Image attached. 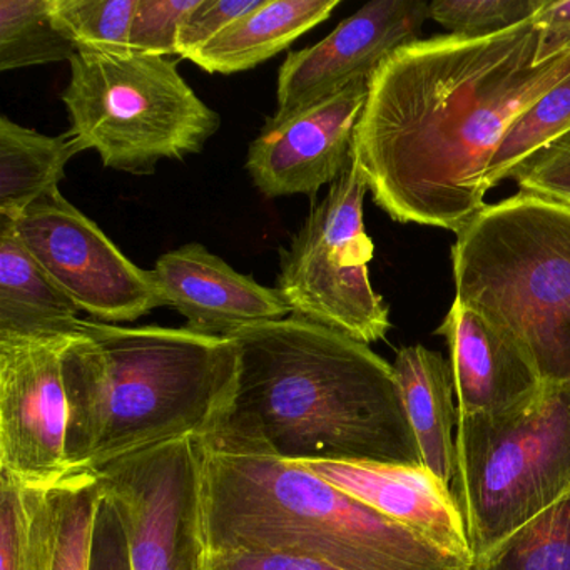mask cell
<instances>
[{
	"label": "cell",
	"instance_id": "32",
	"mask_svg": "<svg viewBox=\"0 0 570 570\" xmlns=\"http://www.w3.org/2000/svg\"><path fill=\"white\" fill-rule=\"evenodd\" d=\"M533 21L540 29L537 62L570 52V0H549Z\"/></svg>",
	"mask_w": 570,
	"mask_h": 570
},
{
	"label": "cell",
	"instance_id": "2",
	"mask_svg": "<svg viewBox=\"0 0 570 570\" xmlns=\"http://www.w3.org/2000/svg\"><path fill=\"white\" fill-rule=\"evenodd\" d=\"M228 338L239 353L229 416L283 459L422 463L395 370L365 343L296 316Z\"/></svg>",
	"mask_w": 570,
	"mask_h": 570
},
{
	"label": "cell",
	"instance_id": "4",
	"mask_svg": "<svg viewBox=\"0 0 570 570\" xmlns=\"http://www.w3.org/2000/svg\"><path fill=\"white\" fill-rule=\"evenodd\" d=\"M238 376L232 338L82 320L65 353L72 475L206 435L232 415Z\"/></svg>",
	"mask_w": 570,
	"mask_h": 570
},
{
	"label": "cell",
	"instance_id": "6",
	"mask_svg": "<svg viewBox=\"0 0 570 570\" xmlns=\"http://www.w3.org/2000/svg\"><path fill=\"white\" fill-rule=\"evenodd\" d=\"M450 492L473 560L570 492V382L542 383L525 402L459 416Z\"/></svg>",
	"mask_w": 570,
	"mask_h": 570
},
{
	"label": "cell",
	"instance_id": "20",
	"mask_svg": "<svg viewBox=\"0 0 570 570\" xmlns=\"http://www.w3.org/2000/svg\"><path fill=\"white\" fill-rule=\"evenodd\" d=\"M82 149L71 135L46 136L0 118V216L16 219L58 189L66 166Z\"/></svg>",
	"mask_w": 570,
	"mask_h": 570
},
{
	"label": "cell",
	"instance_id": "16",
	"mask_svg": "<svg viewBox=\"0 0 570 570\" xmlns=\"http://www.w3.org/2000/svg\"><path fill=\"white\" fill-rule=\"evenodd\" d=\"M450 348L459 416L512 409L542 386L525 353L459 299L436 330Z\"/></svg>",
	"mask_w": 570,
	"mask_h": 570
},
{
	"label": "cell",
	"instance_id": "31",
	"mask_svg": "<svg viewBox=\"0 0 570 570\" xmlns=\"http://www.w3.org/2000/svg\"><path fill=\"white\" fill-rule=\"evenodd\" d=\"M205 570H343L332 563L289 553L228 552L206 556Z\"/></svg>",
	"mask_w": 570,
	"mask_h": 570
},
{
	"label": "cell",
	"instance_id": "28",
	"mask_svg": "<svg viewBox=\"0 0 570 570\" xmlns=\"http://www.w3.org/2000/svg\"><path fill=\"white\" fill-rule=\"evenodd\" d=\"M199 0H138L129 51L135 55L178 58V36L186 16Z\"/></svg>",
	"mask_w": 570,
	"mask_h": 570
},
{
	"label": "cell",
	"instance_id": "12",
	"mask_svg": "<svg viewBox=\"0 0 570 570\" xmlns=\"http://www.w3.org/2000/svg\"><path fill=\"white\" fill-rule=\"evenodd\" d=\"M429 19L422 0H375L340 22L318 45L289 52L278 72L275 119L325 101L360 81L399 49L419 41Z\"/></svg>",
	"mask_w": 570,
	"mask_h": 570
},
{
	"label": "cell",
	"instance_id": "9",
	"mask_svg": "<svg viewBox=\"0 0 570 570\" xmlns=\"http://www.w3.org/2000/svg\"><path fill=\"white\" fill-rule=\"evenodd\" d=\"M92 475L128 570H205L198 439L161 443Z\"/></svg>",
	"mask_w": 570,
	"mask_h": 570
},
{
	"label": "cell",
	"instance_id": "3",
	"mask_svg": "<svg viewBox=\"0 0 570 570\" xmlns=\"http://www.w3.org/2000/svg\"><path fill=\"white\" fill-rule=\"evenodd\" d=\"M209 553H289L343 570H470L472 562L392 522L232 416L198 436Z\"/></svg>",
	"mask_w": 570,
	"mask_h": 570
},
{
	"label": "cell",
	"instance_id": "13",
	"mask_svg": "<svg viewBox=\"0 0 570 570\" xmlns=\"http://www.w3.org/2000/svg\"><path fill=\"white\" fill-rule=\"evenodd\" d=\"M368 98V81L285 119L269 118L249 145L246 171L266 198L315 196L353 163V136Z\"/></svg>",
	"mask_w": 570,
	"mask_h": 570
},
{
	"label": "cell",
	"instance_id": "5",
	"mask_svg": "<svg viewBox=\"0 0 570 570\" xmlns=\"http://www.w3.org/2000/svg\"><path fill=\"white\" fill-rule=\"evenodd\" d=\"M455 299L509 336L542 383L570 382V206L487 205L452 248Z\"/></svg>",
	"mask_w": 570,
	"mask_h": 570
},
{
	"label": "cell",
	"instance_id": "7",
	"mask_svg": "<svg viewBox=\"0 0 570 570\" xmlns=\"http://www.w3.org/2000/svg\"><path fill=\"white\" fill-rule=\"evenodd\" d=\"M62 102L69 135L106 168L149 176L161 161L199 155L222 118L193 91L175 59L135 52H78Z\"/></svg>",
	"mask_w": 570,
	"mask_h": 570
},
{
	"label": "cell",
	"instance_id": "8",
	"mask_svg": "<svg viewBox=\"0 0 570 570\" xmlns=\"http://www.w3.org/2000/svg\"><path fill=\"white\" fill-rule=\"evenodd\" d=\"M368 186L352 163L313 203L288 248L279 253L276 289L292 316L370 345L385 338L390 312L370 282L375 246L366 235L363 202Z\"/></svg>",
	"mask_w": 570,
	"mask_h": 570
},
{
	"label": "cell",
	"instance_id": "1",
	"mask_svg": "<svg viewBox=\"0 0 570 570\" xmlns=\"http://www.w3.org/2000/svg\"><path fill=\"white\" fill-rule=\"evenodd\" d=\"M539 49L532 19L490 38L419 39L376 69L353 163L390 218L459 235L485 208L507 129L570 75V52L537 62Z\"/></svg>",
	"mask_w": 570,
	"mask_h": 570
},
{
	"label": "cell",
	"instance_id": "15",
	"mask_svg": "<svg viewBox=\"0 0 570 570\" xmlns=\"http://www.w3.org/2000/svg\"><path fill=\"white\" fill-rule=\"evenodd\" d=\"M153 272L166 306L181 313L186 328L202 335L228 338L246 326L292 316L278 289L242 275L199 243L166 253Z\"/></svg>",
	"mask_w": 570,
	"mask_h": 570
},
{
	"label": "cell",
	"instance_id": "21",
	"mask_svg": "<svg viewBox=\"0 0 570 570\" xmlns=\"http://www.w3.org/2000/svg\"><path fill=\"white\" fill-rule=\"evenodd\" d=\"M59 493L0 473V570H56Z\"/></svg>",
	"mask_w": 570,
	"mask_h": 570
},
{
	"label": "cell",
	"instance_id": "26",
	"mask_svg": "<svg viewBox=\"0 0 570 570\" xmlns=\"http://www.w3.org/2000/svg\"><path fill=\"white\" fill-rule=\"evenodd\" d=\"M59 547L56 570H92L96 525L102 507L92 473H75L58 487Z\"/></svg>",
	"mask_w": 570,
	"mask_h": 570
},
{
	"label": "cell",
	"instance_id": "24",
	"mask_svg": "<svg viewBox=\"0 0 570 570\" xmlns=\"http://www.w3.org/2000/svg\"><path fill=\"white\" fill-rule=\"evenodd\" d=\"M567 131H570V75L513 119L490 163L487 188L509 179L520 163Z\"/></svg>",
	"mask_w": 570,
	"mask_h": 570
},
{
	"label": "cell",
	"instance_id": "10",
	"mask_svg": "<svg viewBox=\"0 0 570 570\" xmlns=\"http://www.w3.org/2000/svg\"><path fill=\"white\" fill-rule=\"evenodd\" d=\"M29 252L92 320L136 322L166 302L153 269L139 268L59 189L12 219Z\"/></svg>",
	"mask_w": 570,
	"mask_h": 570
},
{
	"label": "cell",
	"instance_id": "19",
	"mask_svg": "<svg viewBox=\"0 0 570 570\" xmlns=\"http://www.w3.org/2000/svg\"><path fill=\"white\" fill-rule=\"evenodd\" d=\"M340 0H262L189 61L209 75L249 71L325 22Z\"/></svg>",
	"mask_w": 570,
	"mask_h": 570
},
{
	"label": "cell",
	"instance_id": "18",
	"mask_svg": "<svg viewBox=\"0 0 570 570\" xmlns=\"http://www.w3.org/2000/svg\"><path fill=\"white\" fill-rule=\"evenodd\" d=\"M393 370L422 465L450 487L459 422L452 366L439 352L412 345L396 352Z\"/></svg>",
	"mask_w": 570,
	"mask_h": 570
},
{
	"label": "cell",
	"instance_id": "25",
	"mask_svg": "<svg viewBox=\"0 0 570 570\" xmlns=\"http://www.w3.org/2000/svg\"><path fill=\"white\" fill-rule=\"evenodd\" d=\"M138 0H52V14L78 52H129Z\"/></svg>",
	"mask_w": 570,
	"mask_h": 570
},
{
	"label": "cell",
	"instance_id": "30",
	"mask_svg": "<svg viewBox=\"0 0 570 570\" xmlns=\"http://www.w3.org/2000/svg\"><path fill=\"white\" fill-rule=\"evenodd\" d=\"M262 0H199L186 16L178 36V58L189 59L233 22L258 8Z\"/></svg>",
	"mask_w": 570,
	"mask_h": 570
},
{
	"label": "cell",
	"instance_id": "29",
	"mask_svg": "<svg viewBox=\"0 0 570 570\" xmlns=\"http://www.w3.org/2000/svg\"><path fill=\"white\" fill-rule=\"evenodd\" d=\"M509 178L520 193L570 206V131L520 163Z\"/></svg>",
	"mask_w": 570,
	"mask_h": 570
},
{
	"label": "cell",
	"instance_id": "27",
	"mask_svg": "<svg viewBox=\"0 0 570 570\" xmlns=\"http://www.w3.org/2000/svg\"><path fill=\"white\" fill-rule=\"evenodd\" d=\"M549 0H439L429 19L466 39L490 38L532 21Z\"/></svg>",
	"mask_w": 570,
	"mask_h": 570
},
{
	"label": "cell",
	"instance_id": "17",
	"mask_svg": "<svg viewBox=\"0 0 570 570\" xmlns=\"http://www.w3.org/2000/svg\"><path fill=\"white\" fill-rule=\"evenodd\" d=\"M79 313L29 252L14 222L0 216V338L76 335Z\"/></svg>",
	"mask_w": 570,
	"mask_h": 570
},
{
	"label": "cell",
	"instance_id": "14",
	"mask_svg": "<svg viewBox=\"0 0 570 570\" xmlns=\"http://www.w3.org/2000/svg\"><path fill=\"white\" fill-rule=\"evenodd\" d=\"M298 463L439 549L473 562L465 522L450 487L422 463L372 460Z\"/></svg>",
	"mask_w": 570,
	"mask_h": 570
},
{
	"label": "cell",
	"instance_id": "23",
	"mask_svg": "<svg viewBox=\"0 0 570 570\" xmlns=\"http://www.w3.org/2000/svg\"><path fill=\"white\" fill-rule=\"evenodd\" d=\"M470 570H570V492L473 560Z\"/></svg>",
	"mask_w": 570,
	"mask_h": 570
},
{
	"label": "cell",
	"instance_id": "11",
	"mask_svg": "<svg viewBox=\"0 0 570 570\" xmlns=\"http://www.w3.org/2000/svg\"><path fill=\"white\" fill-rule=\"evenodd\" d=\"M72 338H0V473L28 485L56 489L72 475L65 383Z\"/></svg>",
	"mask_w": 570,
	"mask_h": 570
},
{
	"label": "cell",
	"instance_id": "22",
	"mask_svg": "<svg viewBox=\"0 0 570 570\" xmlns=\"http://www.w3.org/2000/svg\"><path fill=\"white\" fill-rule=\"evenodd\" d=\"M76 55L56 24L52 0H0V71L71 62Z\"/></svg>",
	"mask_w": 570,
	"mask_h": 570
}]
</instances>
